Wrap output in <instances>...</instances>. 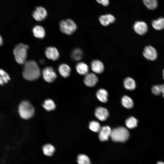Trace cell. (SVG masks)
Returning <instances> with one entry per match:
<instances>
[{"mask_svg": "<svg viewBox=\"0 0 164 164\" xmlns=\"http://www.w3.org/2000/svg\"><path fill=\"white\" fill-rule=\"evenodd\" d=\"M124 84L125 87L129 90H133L136 87V83L135 80L130 77L125 79L124 81Z\"/></svg>", "mask_w": 164, "mask_h": 164, "instance_id": "cell-20", "label": "cell"}, {"mask_svg": "<svg viewBox=\"0 0 164 164\" xmlns=\"http://www.w3.org/2000/svg\"><path fill=\"white\" fill-rule=\"evenodd\" d=\"M99 20L102 25L106 26L114 22L115 18L112 15L108 14L101 16L99 18Z\"/></svg>", "mask_w": 164, "mask_h": 164, "instance_id": "cell-15", "label": "cell"}, {"mask_svg": "<svg viewBox=\"0 0 164 164\" xmlns=\"http://www.w3.org/2000/svg\"><path fill=\"white\" fill-rule=\"evenodd\" d=\"M142 0L145 5L149 9H155L157 7L158 2L157 0Z\"/></svg>", "mask_w": 164, "mask_h": 164, "instance_id": "cell-27", "label": "cell"}, {"mask_svg": "<svg viewBox=\"0 0 164 164\" xmlns=\"http://www.w3.org/2000/svg\"><path fill=\"white\" fill-rule=\"evenodd\" d=\"M60 27L61 32L67 35L71 34L76 30L77 28L76 23L69 19L61 21Z\"/></svg>", "mask_w": 164, "mask_h": 164, "instance_id": "cell-5", "label": "cell"}, {"mask_svg": "<svg viewBox=\"0 0 164 164\" xmlns=\"http://www.w3.org/2000/svg\"><path fill=\"white\" fill-rule=\"evenodd\" d=\"M152 27L156 30H161L164 28V18L160 17L153 20L152 23Z\"/></svg>", "mask_w": 164, "mask_h": 164, "instance_id": "cell-21", "label": "cell"}, {"mask_svg": "<svg viewBox=\"0 0 164 164\" xmlns=\"http://www.w3.org/2000/svg\"><path fill=\"white\" fill-rule=\"evenodd\" d=\"M129 133L125 128L120 127L111 130L110 137L112 140L115 142H124L128 138Z\"/></svg>", "mask_w": 164, "mask_h": 164, "instance_id": "cell-4", "label": "cell"}, {"mask_svg": "<svg viewBox=\"0 0 164 164\" xmlns=\"http://www.w3.org/2000/svg\"><path fill=\"white\" fill-rule=\"evenodd\" d=\"M152 93L155 95H159L161 94V92L159 85H154L152 88Z\"/></svg>", "mask_w": 164, "mask_h": 164, "instance_id": "cell-31", "label": "cell"}, {"mask_svg": "<svg viewBox=\"0 0 164 164\" xmlns=\"http://www.w3.org/2000/svg\"><path fill=\"white\" fill-rule=\"evenodd\" d=\"M3 43V40L1 36L0 35V46H1Z\"/></svg>", "mask_w": 164, "mask_h": 164, "instance_id": "cell-34", "label": "cell"}, {"mask_svg": "<svg viewBox=\"0 0 164 164\" xmlns=\"http://www.w3.org/2000/svg\"><path fill=\"white\" fill-rule=\"evenodd\" d=\"M46 57L50 60H57L59 57V53L56 48L50 46L46 48L45 51Z\"/></svg>", "mask_w": 164, "mask_h": 164, "instance_id": "cell-10", "label": "cell"}, {"mask_svg": "<svg viewBox=\"0 0 164 164\" xmlns=\"http://www.w3.org/2000/svg\"><path fill=\"white\" fill-rule=\"evenodd\" d=\"M111 130L110 127L108 126H104L101 127L99 131V137L101 141L108 140L110 136Z\"/></svg>", "mask_w": 164, "mask_h": 164, "instance_id": "cell-11", "label": "cell"}, {"mask_svg": "<svg viewBox=\"0 0 164 164\" xmlns=\"http://www.w3.org/2000/svg\"><path fill=\"white\" fill-rule=\"evenodd\" d=\"M91 67L94 72L98 74L102 73L104 69L103 63L100 60H94L91 62Z\"/></svg>", "mask_w": 164, "mask_h": 164, "instance_id": "cell-14", "label": "cell"}, {"mask_svg": "<svg viewBox=\"0 0 164 164\" xmlns=\"http://www.w3.org/2000/svg\"><path fill=\"white\" fill-rule=\"evenodd\" d=\"M121 103L123 106L127 108H132L134 104L132 100L127 96H124L122 97Z\"/></svg>", "mask_w": 164, "mask_h": 164, "instance_id": "cell-24", "label": "cell"}, {"mask_svg": "<svg viewBox=\"0 0 164 164\" xmlns=\"http://www.w3.org/2000/svg\"><path fill=\"white\" fill-rule=\"evenodd\" d=\"M125 124L127 127L129 129L134 128L137 125L138 120L135 118L131 117L126 120Z\"/></svg>", "mask_w": 164, "mask_h": 164, "instance_id": "cell-25", "label": "cell"}, {"mask_svg": "<svg viewBox=\"0 0 164 164\" xmlns=\"http://www.w3.org/2000/svg\"><path fill=\"white\" fill-rule=\"evenodd\" d=\"M40 62L41 63L43 64L44 62V61L43 60H40Z\"/></svg>", "mask_w": 164, "mask_h": 164, "instance_id": "cell-36", "label": "cell"}, {"mask_svg": "<svg viewBox=\"0 0 164 164\" xmlns=\"http://www.w3.org/2000/svg\"><path fill=\"white\" fill-rule=\"evenodd\" d=\"M32 32L36 38L42 39L45 36V30L43 28L40 26H35L33 29Z\"/></svg>", "mask_w": 164, "mask_h": 164, "instance_id": "cell-18", "label": "cell"}, {"mask_svg": "<svg viewBox=\"0 0 164 164\" xmlns=\"http://www.w3.org/2000/svg\"><path fill=\"white\" fill-rule=\"evenodd\" d=\"M58 71L62 77L64 78H67L70 75L71 69L68 65L63 63L60 65L58 68Z\"/></svg>", "mask_w": 164, "mask_h": 164, "instance_id": "cell-17", "label": "cell"}, {"mask_svg": "<svg viewBox=\"0 0 164 164\" xmlns=\"http://www.w3.org/2000/svg\"><path fill=\"white\" fill-rule=\"evenodd\" d=\"M77 162L78 164H91L89 158L83 154H80L78 156Z\"/></svg>", "mask_w": 164, "mask_h": 164, "instance_id": "cell-29", "label": "cell"}, {"mask_svg": "<svg viewBox=\"0 0 164 164\" xmlns=\"http://www.w3.org/2000/svg\"><path fill=\"white\" fill-rule=\"evenodd\" d=\"M44 154L47 156H51L55 151L54 146L51 144H47L44 145L42 148Z\"/></svg>", "mask_w": 164, "mask_h": 164, "instance_id": "cell-22", "label": "cell"}, {"mask_svg": "<svg viewBox=\"0 0 164 164\" xmlns=\"http://www.w3.org/2000/svg\"><path fill=\"white\" fill-rule=\"evenodd\" d=\"M95 115L96 118L100 121H104L108 118L109 113L106 108L98 107L95 110Z\"/></svg>", "mask_w": 164, "mask_h": 164, "instance_id": "cell-13", "label": "cell"}, {"mask_svg": "<svg viewBox=\"0 0 164 164\" xmlns=\"http://www.w3.org/2000/svg\"><path fill=\"white\" fill-rule=\"evenodd\" d=\"M161 93L162 94V97L164 98V84L159 85Z\"/></svg>", "mask_w": 164, "mask_h": 164, "instance_id": "cell-33", "label": "cell"}, {"mask_svg": "<svg viewBox=\"0 0 164 164\" xmlns=\"http://www.w3.org/2000/svg\"><path fill=\"white\" fill-rule=\"evenodd\" d=\"M90 129L95 132H99L101 127L99 122L95 121H91L89 125Z\"/></svg>", "mask_w": 164, "mask_h": 164, "instance_id": "cell-30", "label": "cell"}, {"mask_svg": "<svg viewBox=\"0 0 164 164\" xmlns=\"http://www.w3.org/2000/svg\"><path fill=\"white\" fill-rule=\"evenodd\" d=\"M10 80L9 74L4 70L0 69V85H3Z\"/></svg>", "mask_w": 164, "mask_h": 164, "instance_id": "cell-23", "label": "cell"}, {"mask_svg": "<svg viewBox=\"0 0 164 164\" xmlns=\"http://www.w3.org/2000/svg\"><path fill=\"white\" fill-rule=\"evenodd\" d=\"M43 74L44 80L48 82L53 81L56 77V74L53 69L50 67H46L43 69Z\"/></svg>", "mask_w": 164, "mask_h": 164, "instance_id": "cell-7", "label": "cell"}, {"mask_svg": "<svg viewBox=\"0 0 164 164\" xmlns=\"http://www.w3.org/2000/svg\"><path fill=\"white\" fill-rule=\"evenodd\" d=\"M43 106L46 110L49 111L54 110L56 107L55 103L50 99L45 100L43 104Z\"/></svg>", "mask_w": 164, "mask_h": 164, "instance_id": "cell-26", "label": "cell"}, {"mask_svg": "<svg viewBox=\"0 0 164 164\" xmlns=\"http://www.w3.org/2000/svg\"><path fill=\"white\" fill-rule=\"evenodd\" d=\"M156 164H164V162L162 161H159Z\"/></svg>", "mask_w": 164, "mask_h": 164, "instance_id": "cell-35", "label": "cell"}, {"mask_svg": "<svg viewBox=\"0 0 164 164\" xmlns=\"http://www.w3.org/2000/svg\"><path fill=\"white\" fill-rule=\"evenodd\" d=\"M71 56L73 60L75 61H79L80 60L82 57V52L81 50L77 48L73 51Z\"/></svg>", "mask_w": 164, "mask_h": 164, "instance_id": "cell-28", "label": "cell"}, {"mask_svg": "<svg viewBox=\"0 0 164 164\" xmlns=\"http://www.w3.org/2000/svg\"><path fill=\"white\" fill-rule=\"evenodd\" d=\"M162 77L163 79L164 80V69L162 71Z\"/></svg>", "mask_w": 164, "mask_h": 164, "instance_id": "cell-37", "label": "cell"}, {"mask_svg": "<svg viewBox=\"0 0 164 164\" xmlns=\"http://www.w3.org/2000/svg\"><path fill=\"white\" fill-rule=\"evenodd\" d=\"M76 69L77 72L80 74L86 75L88 73V66L85 63L80 62L76 64Z\"/></svg>", "mask_w": 164, "mask_h": 164, "instance_id": "cell-16", "label": "cell"}, {"mask_svg": "<svg viewBox=\"0 0 164 164\" xmlns=\"http://www.w3.org/2000/svg\"><path fill=\"white\" fill-rule=\"evenodd\" d=\"M29 46L26 45L19 43L13 50V53L16 61L19 64H24L26 61L27 51Z\"/></svg>", "mask_w": 164, "mask_h": 164, "instance_id": "cell-2", "label": "cell"}, {"mask_svg": "<svg viewBox=\"0 0 164 164\" xmlns=\"http://www.w3.org/2000/svg\"><path fill=\"white\" fill-rule=\"evenodd\" d=\"M143 54L145 58L149 60H154L157 56L156 49L151 46H148L145 47Z\"/></svg>", "mask_w": 164, "mask_h": 164, "instance_id": "cell-6", "label": "cell"}, {"mask_svg": "<svg viewBox=\"0 0 164 164\" xmlns=\"http://www.w3.org/2000/svg\"><path fill=\"white\" fill-rule=\"evenodd\" d=\"M98 99L103 103H105L108 101V93L104 89H100L98 90L96 93Z\"/></svg>", "mask_w": 164, "mask_h": 164, "instance_id": "cell-19", "label": "cell"}, {"mask_svg": "<svg viewBox=\"0 0 164 164\" xmlns=\"http://www.w3.org/2000/svg\"><path fill=\"white\" fill-rule=\"evenodd\" d=\"M47 12L45 8L42 6L36 7L32 13L33 18L37 21H41L45 19Z\"/></svg>", "mask_w": 164, "mask_h": 164, "instance_id": "cell-8", "label": "cell"}, {"mask_svg": "<svg viewBox=\"0 0 164 164\" xmlns=\"http://www.w3.org/2000/svg\"><path fill=\"white\" fill-rule=\"evenodd\" d=\"M98 79L94 74L92 73H87L85 75L84 79L85 84L87 86L92 87L97 83Z\"/></svg>", "mask_w": 164, "mask_h": 164, "instance_id": "cell-12", "label": "cell"}, {"mask_svg": "<svg viewBox=\"0 0 164 164\" xmlns=\"http://www.w3.org/2000/svg\"><path fill=\"white\" fill-rule=\"evenodd\" d=\"M22 75L26 80L32 81L37 79L40 75L39 68L35 61L30 60L24 64Z\"/></svg>", "mask_w": 164, "mask_h": 164, "instance_id": "cell-1", "label": "cell"}, {"mask_svg": "<svg viewBox=\"0 0 164 164\" xmlns=\"http://www.w3.org/2000/svg\"><path fill=\"white\" fill-rule=\"evenodd\" d=\"M99 3L104 6H108L109 4V0H96Z\"/></svg>", "mask_w": 164, "mask_h": 164, "instance_id": "cell-32", "label": "cell"}, {"mask_svg": "<svg viewBox=\"0 0 164 164\" xmlns=\"http://www.w3.org/2000/svg\"><path fill=\"white\" fill-rule=\"evenodd\" d=\"M18 112L20 117L24 119H28L33 115L35 110L31 103L27 101H22L18 108Z\"/></svg>", "mask_w": 164, "mask_h": 164, "instance_id": "cell-3", "label": "cell"}, {"mask_svg": "<svg viewBox=\"0 0 164 164\" xmlns=\"http://www.w3.org/2000/svg\"><path fill=\"white\" fill-rule=\"evenodd\" d=\"M133 29L135 32L138 34L143 35L147 32L148 27L145 22L138 21L135 23L133 25Z\"/></svg>", "mask_w": 164, "mask_h": 164, "instance_id": "cell-9", "label": "cell"}]
</instances>
